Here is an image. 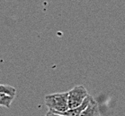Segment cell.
<instances>
[{
  "instance_id": "1",
  "label": "cell",
  "mask_w": 125,
  "mask_h": 116,
  "mask_svg": "<svg viewBox=\"0 0 125 116\" xmlns=\"http://www.w3.org/2000/svg\"><path fill=\"white\" fill-rule=\"evenodd\" d=\"M68 92L54 93L46 95L44 97L45 105L49 110L54 113H63L68 109Z\"/></svg>"
},
{
  "instance_id": "2",
  "label": "cell",
  "mask_w": 125,
  "mask_h": 116,
  "mask_svg": "<svg viewBox=\"0 0 125 116\" xmlns=\"http://www.w3.org/2000/svg\"><path fill=\"white\" fill-rule=\"evenodd\" d=\"M68 109H73L79 106L89 95L86 88L83 85H77L68 92Z\"/></svg>"
},
{
  "instance_id": "3",
  "label": "cell",
  "mask_w": 125,
  "mask_h": 116,
  "mask_svg": "<svg viewBox=\"0 0 125 116\" xmlns=\"http://www.w3.org/2000/svg\"><path fill=\"white\" fill-rule=\"evenodd\" d=\"M92 98H93V97H92L90 95H88L79 106H77V107H76V108H73V109H68L66 112H63V113H60V114H63V115H65V116H80L81 113H82L83 111L86 108V106L89 105V103H90ZM53 113H54V112H53Z\"/></svg>"
},
{
  "instance_id": "4",
  "label": "cell",
  "mask_w": 125,
  "mask_h": 116,
  "mask_svg": "<svg viewBox=\"0 0 125 116\" xmlns=\"http://www.w3.org/2000/svg\"><path fill=\"white\" fill-rule=\"evenodd\" d=\"M80 116H100L99 106H98V104L94 98L91 99L89 105L81 113Z\"/></svg>"
},
{
  "instance_id": "5",
  "label": "cell",
  "mask_w": 125,
  "mask_h": 116,
  "mask_svg": "<svg viewBox=\"0 0 125 116\" xmlns=\"http://www.w3.org/2000/svg\"><path fill=\"white\" fill-rule=\"evenodd\" d=\"M14 96L5 93H0V106L6 108H10L12 103L14 102Z\"/></svg>"
},
{
  "instance_id": "6",
  "label": "cell",
  "mask_w": 125,
  "mask_h": 116,
  "mask_svg": "<svg viewBox=\"0 0 125 116\" xmlns=\"http://www.w3.org/2000/svg\"><path fill=\"white\" fill-rule=\"evenodd\" d=\"M0 93H5L10 95L12 96H15L16 95V88L10 85H5L0 84Z\"/></svg>"
},
{
  "instance_id": "7",
  "label": "cell",
  "mask_w": 125,
  "mask_h": 116,
  "mask_svg": "<svg viewBox=\"0 0 125 116\" xmlns=\"http://www.w3.org/2000/svg\"><path fill=\"white\" fill-rule=\"evenodd\" d=\"M45 116H65V115H63V114H60V113H53V112H51V111L49 110L48 113H46Z\"/></svg>"
}]
</instances>
